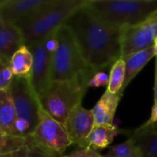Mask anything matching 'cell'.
Masks as SVG:
<instances>
[{
    "instance_id": "obj_7",
    "label": "cell",
    "mask_w": 157,
    "mask_h": 157,
    "mask_svg": "<svg viewBox=\"0 0 157 157\" xmlns=\"http://www.w3.org/2000/svg\"><path fill=\"white\" fill-rule=\"evenodd\" d=\"M56 31L29 46L33 57L29 82L38 96L43 93L52 82V55L57 45Z\"/></svg>"
},
{
    "instance_id": "obj_3",
    "label": "cell",
    "mask_w": 157,
    "mask_h": 157,
    "mask_svg": "<svg viewBox=\"0 0 157 157\" xmlns=\"http://www.w3.org/2000/svg\"><path fill=\"white\" fill-rule=\"evenodd\" d=\"M86 5L102 21L121 29L138 25L157 12V0H86Z\"/></svg>"
},
{
    "instance_id": "obj_12",
    "label": "cell",
    "mask_w": 157,
    "mask_h": 157,
    "mask_svg": "<svg viewBox=\"0 0 157 157\" xmlns=\"http://www.w3.org/2000/svg\"><path fill=\"white\" fill-rule=\"evenodd\" d=\"M120 134L132 140L144 157H157V122L150 125L142 124L133 130L121 129Z\"/></svg>"
},
{
    "instance_id": "obj_9",
    "label": "cell",
    "mask_w": 157,
    "mask_h": 157,
    "mask_svg": "<svg viewBox=\"0 0 157 157\" xmlns=\"http://www.w3.org/2000/svg\"><path fill=\"white\" fill-rule=\"evenodd\" d=\"M157 37V12L145 21L121 29V58L155 43Z\"/></svg>"
},
{
    "instance_id": "obj_4",
    "label": "cell",
    "mask_w": 157,
    "mask_h": 157,
    "mask_svg": "<svg viewBox=\"0 0 157 157\" xmlns=\"http://www.w3.org/2000/svg\"><path fill=\"white\" fill-rule=\"evenodd\" d=\"M86 0H57L34 17L18 25L27 47L55 32L86 4Z\"/></svg>"
},
{
    "instance_id": "obj_10",
    "label": "cell",
    "mask_w": 157,
    "mask_h": 157,
    "mask_svg": "<svg viewBox=\"0 0 157 157\" xmlns=\"http://www.w3.org/2000/svg\"><path fill=\"white\" fill-rule=\"evenodd\" d=\"M57 0H0L2 17L18 26L53 5Z\"/></svg>"
},
{
    "instance_id": "obj_19",
    "label": "cell",
    "mask_w": 157,
    "mask_h": 157,
    "mask_svg": "<svg viewBox=\"0 0 157 157\" xmlns=\"http://www.w3.org/2000/svg\"><path fill=\"white\" fill-rule=\"evenodd\" d=\"M125 80V62L123 59H119L110 67L109 82L106 90L110 93L116 94L122 92V87Z\"/></svg>"
},
{
    "instance_id": "obj_17",
    "label": "cell",
    "mask_w": 157,
    "mask_h": 157,
    "mask_svg": "<svg viewBox=\"0 0 157 157\" xmlns=\"http://www.w3.org/2000/svg\"><path fill=\"white\" fill-rule=\"evenodd\" d=\"M0 130L5 134L17 135L16 112L8 90H0Z\"/></svg>"
},
{
    "instance_id": "obj_28",
    "label": "cell",
    "mask_w": 157,
    "mask_h": 157,
    "mask_svg": "<svg viewBox=\"0 0 157 157\" xmlns=\"http://www.w3.org/2000/svg\"><path fill=\"white\" fill-rule=\"evenodd\" d=\"M154 45H155V49H156V51H157V37H156V39H155V40Z\"/></svg>"
},
{
    "instance_id": "obj_24",
    "label": "cell",
    "mask_w": 157,
    "mask_h": 157,
    "mask_svg": "<svg viewBox=\"0 0 157 157\" xmlns=\"http://www.w3.org/2000/svg\"><path fill=\"white\" fill-rule=\"evenodd\" d=\"M109 82V75L104 71L96 72L88 82V87L98 88V87H108Z\"/></svg>"
},
{
    "instance_id": "obj_5",
    "label": "cell",
    "mask_w": 157,
    "mask_h": 157,
    "mask_svg": "<svg viewBox=\"0 0 157 157\" xmlns=\"http://www.w3.org/2000/svg\"><path fill=\"white\" fill-rule=\"evenodd\" d=\"M57 45L52 55V81L74 79L91 70L85 62L75 38L64 24L55 34Z\"/></svg>"
},
{
    "instance_id": "obj_26",
    "label": "cell",
    "mask_w": 157,
    "mask_h": 157,
    "mask_svg": "<svg viewBox=\"0 0 157 157\" xmlns=\"http://www.w3.org/2000/svg\"><path fill=\"white\" fill-rule=\"evenodd\" d=\"M157 122V103H155L153 108H152V112H151V116L150 118L143 124V125H150L153 123H156Z\"/></svg>"
},
{
    "instance_id": "obj_27",
    "label": "cell",
    "mask_w": 157,
    "mask_h": 157,
    "mask_svg": "<svg viewBox=\"0 0 157 157\" xmlns=\"http://www.w3.org/2000/svg\"><path fill=\"white\" fill-rule=\"evenodd\" d=\"M154 99L157 103V55L155 56V85H154Z\"/></svg>"
},
{
    "instance_id": "obj_20",
    "label": "cell",
    "mask_w": 157,
    "mask_h": 157,
    "mask_svg": "<svg viewBox=\"0 0 157 157\" xmlns=\"http://www.w3.org/2000/svg\"><path fill=\"white\" fill-rule=\"evenodd\" d=\"M104 157H144L139 147L130 139L111 146Z\"/></svg>"
},
{
    "instance_id": "obj_14",
    "label": "cell",
    "mask_w": 157,
    "mask_h": 157,
    "mask_svg": "<svg viewBox=\"0 0 157 157\" xmlns=\"http://www.w3.org/2000/svg\"><path fill=\"white\" fill-rule=\"evenodd\" d=\"M157 55L155 45H151L144 50L134 52L125 58H121L125 62V80L122 87V92L127 88L131 82L137 76L142 69Z\"/></svg>"
},
{
    "instance_id": "obj_29",
    "label": "cell",
    "mask_w": 157,
    "mask_h": 157,
    "mask_svg": "<svg viewBox=\"0 0 157 157\" xmlns=\"http://www.w3.org/2000/svg\"><path fill=\"white\" fill-rule=\"evenodd\" d=\"M3 135H6V134H5V133H4V132H3L0 130V137H1V136H3Z\"/></svg>"
},
{
    "instance_id": "obj_23",
    "label": "cell",
    "mask_w": 157,
    "mask_h": 157,
    "mask_svg": "<svg viewBox=\"0 0 157 157\" xmlns=\"http://www.w3.org/2000/svg\"><path fill=\"white\" fill-rule=\"evenodd\" d=\"M14 79L10 58L0 54V90H8Z\"/></svg>"
},
{
    "instance_id": "obj_11",
    "label": "cell",
    "mask_w": 157,
    "mask_h": 157,
    "mask_svg": "<svg viewBox=\"0 0 157 157\" xmlns=\"http://www.w3.org/2000/svg\"><path fill=\"white\" fill-rule=\"evenodd\" d=\"M63 125L72 144L84 146L87 136L95 126L92 110L84 108L82 104L77 106L69 114Z\"/></svg>"
},
{
    "instance_id": "obj_6",
    "label": "cell",
    "mask_w": 157,
    "mask_h": 157,
    "mask_svg": "<svg viewBox=\"0 0 157 157\" xmlns=\"http://www.w3.org/2000/svg\"><path fill=\"white\" fill-rule=\"evenodd\" d=\"M8 91L16 112L17 134L31 136L40 121L41 107L39 96L32 88L29 79L15 76Z\"/></svg>"
},
{
    "instance_id": "obj_1",
    "label": "cell",
    "mask_w": 157,
    "mask_h": 157,
    "mask_svg": "<svg viewBox=\"0 0 157 157\" xmlns=\"http://www.w3.org/2000/svg\"><path fill=\"white\" fill-rule=\"evenodd\" d=\"M65 25L71 30L85 62L94 71L111 67L121 58V29L102 21L86 4Z\"/></svg>"
},
{
    "instance_id": "obj_22",
    "label": "cell",
    "mask_w": 157,
    "mask_h": 157,
    "mask_svg": "<svg viewBox=\"0 0 157 157\" xmlns=\"http://www.w3.org/2000/svg\"><path fill=\"white\" fill-rule=\"evenodd\" d=\"M0 157H55L54 155L47 153L40 147H39L31 138L29 144L25 145L19 150L15 152L0 155Z\"/></svg>"
},
{
    "instance_id": "obj_13",
    "label": "cell",
    "mask_w": 157,
    "mask_h": 157,
    "mask_svg": "<svg viewBox=\"0 0 157 157\" xmlns=\"http://www.w3.org/2000/svg\"><path fill=\"white\" fill-rule=\"evenodd\" d=\"M123 93L104 92L97 104L91 109L94 115L95 125H113L115 113Z\"/></svg>"
},
{
    "instance_id": "obj_15",
    "label": "cell",
    "mask_w": 157,
    "mask_h": 157,
    "mask_svg": "<svg viewBox=\"0 0 157 157\" xmlns=\"http://www.w3.org/2000/svg\"><path fill=\"white\" fill-rule=\"evenodd\" d=\"M22 45L24 43L19 29L6 21L0 14V54L10 58Z\"/></svg>"
},
{
    "instance_id": "obj_21",
    "label": "cell",
    "mask_w": 157,
    "mask_h": 157,
    "mask_svg": "<svg viewBox=\"0 0 157 157\" xmlns=\"http://www.w3.org/2000/svg\"><path fill=\"white\" fill-rule=\"evenodd\" d=\"M31 141V137L6 134L0 137V155L21 149Z\"/></svg>"
},
{
    "instance_id": "obj_2",
    "label": "cell",
    "mask_w": 157,
    "mask_h": 157,
    "mask_svg": "<svg viewBox=\"0 0 157 157\" xmlns=\"http://www.w3.org/2000/svg\"><path fill=\"white\" fill-rule=\"evenodd\" d=\"M96 71L91 70L71 80L52 81L46 90L39 96L44 112L64 124L69 114L79 105L87 91L88 82Z\"/></svg>"
},
{
    "instance_id": "obj_8",
    "label": "cell",
    "mask_w": 157,
    "mask_h": 157,
    "mask_svg": "<svg viewBox=\"0 0 157 157\" xmlns=\"http://www.w3.org/2000/svg\"><path fill=\"white\" fill-rule=\"evenodd\" d=\"M34 143L55 157H62L65 150L72 145L65 127L52 119L41 109L40 121L30 136Z\"/></svg>"
},
{
    "instance_id": "obj_25",
    "label": "cell",
    "mask_w": 157,
    "mask_h": 157,
    "mask_svg": "<svg viewBox=\"0 0 157 157\" xmlns=\"http://www.w3.org/2000/svg\"><path fill=\"white\" fill-rule=\"evenodd\" d=\"M65 157H104L97 150L88 146H77Z\"/></svg>"
},
{
    "instance_id": "obj_30",
    "label": "cell",
    "mask_w": 157,
    "mask_h": 157,
    "mask_svg": "<svg viewBox=\"0 0 157 157\" xmlns=\"http://www.w3.org/2000/svg\"><path fill=\"white\" fill-rule=\"evenodd\" d=\"M62 157H65V155H63V156H62Z\"/></svg>"
},
{
    "instance_id": "obj_18",
    "label": "cell",
    "mask_w": 157,
    "mask_h": 157,
    "mask_svg": "<svg viewBox=\"0 0 157 157\" xmlns=\"http://www.w3.org/2000/svg\"><path fill=\"white\" fill-rule=\"evenodd\" d=\"M32 64V53L26 45L18 48L10 57V67L15 77L29 79Z\"/></svg>"
},
{
    "instance_id": "obj_16",
    "label": "cell",
    "mask_w": 157,
    "mask_h": 157,
    "mask_svg": "<svg viewBox=\"0 0 157 157\" xmlns=\"http://www.w3.org/2000/svg\"><path fill=\"white\" fill-rule=\"evenodd\" d=\"M120 132L121 130L114 125H95L87 136L84 146L91 147L97 151L105 149L113 143Z\"/></svg>"
}]
</instances>
